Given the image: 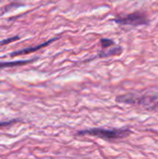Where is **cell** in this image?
I'll return each mask as SVG.
<instances>
[{
	"label": "cell",
	"mask_w": 158,
	"mask_h": 159,
	"mask_svg": "<svg viewBox=\"0 0 158 159\" xmlns=\"http://www.w3.org/2000/svg\"><path fill=\"white\" fill-rule=\"evenodd\" d=\"M20 39V36L19 35H16V36H12L10 38H7L3 41H0V46H4V45H7V44H9L13 41H16V40H19Z\"/></svg>",
	"instance_id": "obj_8"
},
{
	"label": "cell",
	"mask_w": 158,
	"mask_h": 159,
	"mask_svg": "<svg viewBox=\"0 0 158 159\" xmlns=\"http://www.w3.org/2000/svg\"><path fill=\"white\" fill-rule=\"evenodd\" d=\"M131 133L129 129H102V128H93L88 129H84L76 132V135H90L105 140H117L128 137Z\"/></svg>",
	"instance_id": "obj_2"
},
{
	"label": "cell",
	"mask_w": 158,
	"mask_h": 159,
	"mask_svg": "<svg viewBox=\"0 0 158 159\" xmlns=\"http://www.w3.org/2000/svg\"><path fill=\"white\" fill-rule=\"evenodd\" d=\"M34 60H27V61H4L0 62V69L3 68H10V67H17V66H21L28 64Z\"/></svg>",
	"instance_id": "obj_6"
},
{
	"label": "cell",
	"mask_w": 158,
	"mask_h": 159,
	"mask_svg": "<svg viewBox=\"0 0 158 159\" xmlns=\"http://www.w3.org/2000/svg\"><path fill=\"white\" fill-rule=\"evenodd\" d=\"M115 101L119 103L139 106L144 110L158 113V91L155 89L120 95L116 97Z\"/></svg>",
	"instance_id": "obj_1"
},
{
	"label": "cell",
	"mask_w": 158,
	"mask_h": 159,
	"mask_svg": "<svg viewBox=\"0 0 158 159\" xmlns=\"http://www.w3.org/2000/svg\"><path fill=\"white\" fill-rule=\"evenodd\" d=\"M59 38H60V36H57V37H55V38H51V39H49V40H47V41H46V42L40 44V45H38V46H35V47H33V48H27L20 49V50H18V51H14V52H12V53L10 54V56H11V57H15V56H19V55H22V54H29V53L35 52V51H37V50H39V49H41V48L47 47V46H48L50 43H52V42L58 40Z\"/></svg>",
	"instance_id": "obj_4"
},
{
	"label": "cell",
	"mask_w": 158,
	"mask_h": 159,
	"mask_svg": "<svg viewBox=\"0 0 158 159\" xmlns=\"http://www.w3.org/2000/svg\"><path fill=\"white\" fill-rule=\"evenodd\" d=\"M122 52V48L121 47H114L112 48L109 49H103L102 51H100V53L98 54L99 58H106V57H110V56H114V55H119Z\"/></svg>",
	"instance_id": "obj_5"
},
{
	"label": "cell",
	"mask_w": 158,
	"mask_h": 159,
	"mask_svg": "<svg viewBox=\"0 0 158 159\" xmlns=\"http://www.w3.org/2000/svg\"><path fill=\"white\" fill-rule=\"evenodd\" d=\"M100 42H101V46L103 49H107L115 45V41L112 39H109V38H102Z\"/></svg>",
	"instance_id": "obj_7"
},
{
	"label": "cell",
	"mask_w": 158,
	"mask_h": 159,
	"mask_svg": "<svg viewBox=\"0 0 158 159\" xmlns=\"http://www.w3.org/2000/svg\"><path fill=\"white\" fill-rule=\"evenodd\" d=\"M20 120H16V119H13V120H9V121H0V128H3V127H7V126H9L15 122H18Z\"/></svg>",
	"instance_id": "obj_9"
},
{
	"label": "cell",
	"mask_w": 158,
	"mask_h": 159,
	"mask_svg": "<svg viewBox=\"0 0 158 159\" xmlns=\"http://www.w3.org/2000/svg\"><path fill=\"white\" fill-rule=\"evenodd\" d=\"M115 23L119 25H129V26H141L145 25L149 22L147 17L141 12H134L124 17H117L113 20Z\"/></svg>",
	"instance_id": "obj_3"
}]
</instances>
